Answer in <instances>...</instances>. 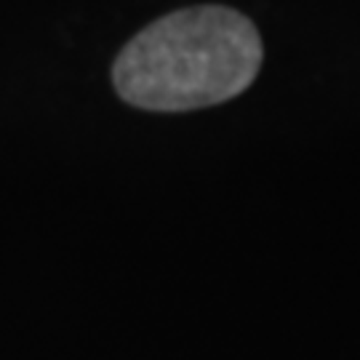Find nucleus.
<instances>
[{"label": "nucleus", "instance_id": "obj_1", "mask_svg": "<svg viewBox=\"0 0 360 360\" xmlns=\"http://www.w3.org/2000/svg\"><path fill=\"white\" fill-rule=\"evenodd\" d=\"M254 22L224 6L174 11L144 27L120 51L112 80L134 107L184 112L243 94L262 67Z\"/></svg>", "mask_w": 360, "mask_h": 360}]
</instances>
